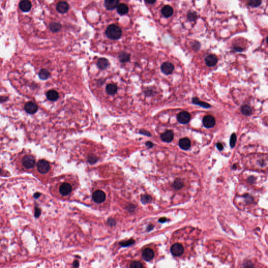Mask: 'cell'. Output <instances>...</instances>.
Segmentation results:
<instances>
[{"mask_svg":"<svg viewBox=\"0 0 268 268\" xmlns=\"http://www.w3.org/2000/svg\"><path fill=\"white\" fill-rule=\"evenodd\" d=\"M106 34L108 38L111 39H118L121 37L122 31L121 28L117 25H111L106 30Z\"/></svg>","mask_w":268,"mask_h":268,"instance_id":"obj_1","label":"cell"},{"mask_svg":"<svg viewBox=\"0 0 268 268\" xmlns=\"http://www.w3.org/2000/svg\"><path fill=\"white\" fill-rule=\"evenodd\" d=\"M22 164L26 169H31L34 167L35 164V159L31 155H26L22 159Z\"/></svg>","mask_w":268,"mask_h":268,"instance_id":"obj_2","label":"cell"},{"mask_svg":"<svg viewBox=\"0 0 268 268\" xmlns=\"http://www.w3.org/2000/svg\"><path fill=\"white\" fill-rule=\"evenodd\" d=\"M37 166L38 171L42 174L47 173L50 169V164L48 161L45 160H40L38 161Z\"/></svg>","mask_w":268,"mask_h":268,"instance_id":"obj_3","label":"cell"},{"mask_svg":"<svg viewBox=\"0 0 268 268\" xmlns=\"http://www.w3.org/2000/svg\"><path fill=\"white\" fill-rule=\"evenodd\" d=\"M177 119L179 122L183 124L189 123L191 119V115L187 111H183L179 113L177 115Z\"/></svg>","mask_w":268,"mask_h":268,"instance_id":"obj_4","label":"cell"},{"mask_svg":"<svg viewBox=\"0 0 268 268\" xmlns=\"http://www.w3.org/2000/svg\"><path fill=\"white\" fill-rule=\"evenodd\" d=\"M94 201L97 203L103 202L106 199V194L101 190L95 191L92 195Z\"/></svg>","mask_w":268,"mask_h":268,"instance_id":"obj_5","label":"cell"},{"mask_svg":"<svg viewBox=\"0 0 268 268\" xmlns=\"http://www.w3.org/2000/svg\"><path fill=\"white\" fill-rule=\"evenodd\" d=\"M170 251L172 254L175 257L181 256L184 252L183 247L180 244H175L171 246Z\"/></svg>","mask_w":268,"mask_h":268,"instance_id":"obj_6","label":"cell"},{"mask_svg":"<svg viewBox=\"0 0 268 268\" xmlns=\"http://www.w3.org/2000/svg\"><path fill=\"white\" fill-rule=\"evenodd\" d=\"M72 188L70 185V184L68 183H63L61 184L59 188V192L61 195L62 196H68L69 195L70 193L72 192Z\"/></svg>","mask_w":268,"mask_h":268,"instance_id":"obj_7","label":"cell"},{"mask_svg":"<svg viewBox=\"0 0 268 268\" xmlns=\"http://www.w3.org/2000/svg\"><path fill=\"white\" fill-rule=\"evenodd\" d=\"M175 69V67L171 63L169 62H164L161 67V70L162 72L164 75H171Z\"/></svg>","mask_w":268,"mask_h":268,"instance_id":"obj_8","label":"cell"},{"mask_svg":"<svg viewBox=\"0 0 268 268\" xmlns=\"http://www.w3.org/2000/svg\"><path fill=\"white\" fill-rule=\"evenodd\" d=\"M203 124L206 128H212L215 124V119L211 115H206L204 116L203 119Z\"/></svg>","mask_w":268,"mask_h":268,"instance_id":"obj_9","label":"cell"},{"mask_svg":"<svg viewBox=\"0 0 268 268\" xmlns=\"http://www.w3.org/2000/svg\"><path fill=\"white\" fill-rule=\"evenodd\" d=\"M32 7V3L30 0H22L19 4V8L23 12H30Z\"/></svg>","mask_w":268,"mask_h":268,"instance_id":"obj_10","label":"cell"},{"mask_svg":"<svg viewBox=\"0 0 268 268\" xmlns=\"http://www.w3.org/2000/svg\"><path fill=\"white\" fill-rule=\"evenodd\" d=\"M24 109L26 112L28 114H33L37 112V111L38 110V106L34 102H27L25 105Z\"/></svg>","mask_w":268,"mask_h":268,"instance_id":"obj_11","label":"cell"},{"mask_svg":"<svg viewBox=\"0 0 268 268\" xmlns=\"http://www.w3.org/2000/svg\"><path fill=\"white\" fill-rule=\"evenodd\" d=\"M205 64L208 67H214L216 65L218 61V59L216 56L214 55H209L206 56L205 58Z\"/></svg>","mask_w":268,"mask_h":268,"instance_id":"obj_12","label":"cell"},{"mask_svg":"<svg viewBox=\"0 0 268 268\" xmlns=\"http://www.w3.org/2000/svg\"><path fill=\"white\" fill-rule=\"evenodd\" d=\"M154 256L155 253L154 251L150 248L145 249L142 254V258L146 261H151L154 258Z\"/></svg>","mask_w":268,"mask_h":268,"instance_id":"obj_13","label":"cell"},{"mask_svg":"<svg viewBox=\"0 0 268 268\" xmlns=\"http://www.w3.org/2000/svg\"><path fill=\"white\" fill-rule=\"evenodd\" d=\"M56 9L58 12L60 13H65L69 10V5L66 2L61 1L57 4Z\"/></svg>","mask_w":268,"mask_h":268,"instance_id":"obj_14","label":"cell"},{"mask_svg":"<svg viewBox=\"0 0 268 268\" xmlns=\"http://www.w3.org/2000/svg\"><path fill=\"white\" fill-rule=\"evenodd\" d=\"M179 145L182 149L184 150H187L190 149L191 143L190 140L189 138H183L179 140Z\"/></svg>","mask_w":268,"mask_h":268,"instance_id":"obj_15","label":"cell"},{"mask_svg":"<svg viewBox=\"0 0 268 268\" xmlns=\"http://www.w3.org/2000/svg\"><path fill=\"white\" fill-rule=\"evenodd\" d=\"M173 137H174V134L173 132L170 130L164 132V133H163L161 135V138L162 140L166 142H172V140L173 139Z\"/></svg>","mask_w":268,"mask_h":268,"instance_id":"obj_16","label":"cell"},{"mask_svg":"<svg viewBox=\"0 0 268 268\" xmlns=\"http://www.w3.org/2000/svg\"><path fill=\"white\" fill-rule=\"evenodd\" d=\"M119 0H105V6L109 10L115 9L119 4Z\"/></svg>","mask_w":268,"mask_h":268,"instance_id":"obj_17","label":"cell"},{"mask_svg":"<svg viewBox=\"0 0 268 268\" xmlns=\"http://www.w3.org/2000/svg\"><path fill=\"white\" fill-rule=\"evenodd\" d=\"M47 99L51 101H56L59 98V94L56 91L54 90H50L46 93Z\"/></svg>","mask_w":268,"mask_h":268,"instance_id":"obj_18","label":"cell"},{"mask_svg":"<svg viewBox=\"0 0 268 268\" xmlns=\"http://www.w3.org/2000/svg\"><path fill=\"white\" fill-rule=\"evenodd\" d=\"M161 13L164 17L169 18L173 14V9L169 5H166L161 10Z\"/></svg>","mask_w":268,"mask_h":268,"instance_id":"obj_19","label":"cell"},{"mask_svg":"<svg viewBox=\"0 0 268 268\" xmlns=\"http://www.w3.org/2000/svg\"><path fill=\"white\" fill-rule=\"evenodd\" d=\"M97 65L100 69L105 70L109 66V62L105 58H102L97 61Z\"/></svg>","mask_w":268,"mask_h":268,"instance_id":"obj_20","label":"cell"},{"mask_svg":"<svg viewBox=\"0 0 268 268\" xmlns=\"http://www.w3.org/2000/svg\"><path fill=\"white\" fill-rule=\"evenodd\" d=\"M192 103H193L194 104L200 106H202L204 108H206V109H208L211 107L210 104L206 103V102H202V101L199 100V99L197 97H193L192 99Z\"/></svg>","mask_w":268,"mask_h":268,"instance_id":"obj_21","label":"cell"},{"mask_svg":"<svg viewBox=\"0 0 268 268\" xmlns=\"http://www.w3.org/2000/svg\"><path fill=\"white\" fill-rule=\"evenodd\" d=\"M118 12L121 15H125L128 13V7L125 4H119L117 6Z\"/></svg>","mask_w":268,"mask_h":268,"instance_id":"obj_22","label":"cell"},{"mask_svg":"<svg viewBox=\"0 0 268 268\" xmlns=\"http://www.w3.org/2000/svg\"><path fill=\"white\" fill-rule=\"evenodd\" d=\"M106 91L108 94L113 95L118 91V87L113 84H109L106 87Z\"/></svg>","mask_w":268,"mask_h":268,"instance_id":"obj_23","label":"cell"},{"mask_svg":"<svg viewBox=\"0 0 268 268\" xmlns=\"http://www.w3.org/2000/svg\"><path fill=\"white\" fill-rule=\"evenodd\" d=\"M38 76L40 79L45 80L48 79L50 77V73L47 70L43 69L39 71Z\"/></svg>","mask_w":268,"mask_h":268,"instance_id":"obj_24","label":"cell"},{"mask_svg":"<svg viewBox=\"0 0 268 268\" xmlns=\"http://www.w3.org/2000/svg\"><path fill=\"white\" fill-rule=\"evenodd\" d=\"M49 27H50V30L52 32L56 33V32H58L60 30L61 26L58 23L53 22L50 24V25H49Z\"/></svg>","mask_w":268,"mask_h":268,"instance_id":"obj_25","label":"cell"},{"mask_svg":"<svg viewBox=\"0 0 268 268\" xmlns=\"http://www.w3.org/2000/svg\"><path fill=\"white\" fill-rule=\"evenodd\" d=\"M130 55L126 52L122 53L119 56V60L123 63L128 62V61L130 60Z\"/></svg>","mask_w":268,"mask_h":268,"instance_id":"obj_26","label":"cell"},{"mask_svg":"<svg viewBox=\"0 0 268 268\" xmlns=\"http://www.w3.org/2000/svg\"><path fill=\"white\" fill-rule=\"evenodd\" d=\"M241 112L243 114L245 115H247V116L250 115L252 113L251 108L247 105L242 106L241 109Z\"/></svg>","mask_w":268,"mask_h":268,"instance_id":"obj_27","label":"cell"},{"mask_svg":"<svg viewBox=\"0 0 268 268\" xmlns=\"http://www.w3.org/2000/svg\"><path fill=\"white\" fill-rule=\"evenodd\" d=\"M262 0H247L248 4L251 7H258L261 4Z\"/></svg>","mask_w":268,"mask_h":268,"instance_id":"obj_28","label":"cell"},{"mask_svg":"<svg viewBox=\"0 0 268 268\" xmlns=\"http://www.w3.org/2000/svg\"><path fill=\"white\" fill-rule=\"evenodd\" d=\"M152 201V197L149 195H144L141 197V201L144 204H147Z\"/></svg>","mask_w":268,"mask_h":268,"instance_id":"obj_29","label":"cell"},{"mask_svg":"<svg viewBox=\"0 0 268 268\" xmlns=\"http://www.w3.org/2000/svg\"><path fill=\"white\" fill-rule=\"evenodd\" d=\"M183 186V181L180 179H176L173 183V187L175 188V189H176V190H179Z\"/></svg>","mask_w":268,"mask_h":268,"instance_id":"obj_30","label":"cell"},{"mask_svg":"<svg viewBox=\"0 0 268 268\" xmlns=\"http://www.w3.org/2000/svg\"><path fill=\"white\" fill-rule=\"evenodd\" d=\"M236 140H237L236 134L235 133H233L230 136V142H229L230 146L232 148L235 146Z\"/></svg>","mask_w":268,"mask_h":268,"instance_id":"obj_31","label":"cell"},{"mask_svg":"<svg viewBox=\"0 0 268 268\" xmlns=\"http://www.w3.org/2000/svg\"><path fill=\"white\" fill-rule=\"evenodd\" d=\"M134 243H135V241L134 240H133V239H130L128 241H123L119 242V244L122 247H128V246H131V245H132Z\"/></svg>","mask_w":268,"mask_h":268,"instance_id":"obj_32","label":"cell"},{"mask_svg":"<svg viewBox=\"0 0 268 268\" xmlns=\"http://www.w3.org/2000/svg\"><path fill=\"white\" fill-rule=\"evenodd\" d=\"M97 160H98V158L97 156L94 155H90L88 158V161L90 164H94L97 163Z\"/></svg>","mask_w":268,"mask_h":268,"instance_id":"obj_33","label":"cell"},{"mask_svg":"<svg viewBox=\"0 0 268 268\" xmlns=\"http://www.w3.org/2000/svg\"><path fill=\"white\" fill-rule=\"evenodd\" d=\"M196 18H197V15L196 12H191L188 14V19L189 21H194L196 19Z\"/></svg>","mask_w":268,"mask_h":268,"instance_id":"obj_34","label":"cell"},{"mask_svg":"<svg viewBox=\"0 0 268 268\" xmlns=\"http://www.w3.org/2000/svg\"><path fill=\"white\" fill-rule=\"evenodd\" d=\"M130 267L132 268H143V266L139 261H135L131 263Z\"/></svg>","mask_w":268,"mask_h":268,"instance_id":"obj_35","label":"cell"},{"mask_svg":"<svg viewBox=\"0 0 268 268\" xmlns=\"http://www.w3.org/2000/svg\"><path fill=\"white\" fill-rule=\"evenodd\" d=\"M139 133L141 134L142 135L147 136L150 137L151 136V134L149 132H148V131L146 130H139Z\"/></svg>","mask_w":268,"mask_h":268,"instance_id":"obj_36","label":"cell"},{"mask_svg":"<svg viewBox=\"0 0 268 268\" xmlns=\"http://www.w3.org/2000/svg\"><path fill=\"white\" fill-rule=\"evenodd\" d=\"M41 214V210L38 208H35V216L36 217H38Z\"/></svg>","mask_w":268,"mask_h":268,"instance_id":"obj_37","label":"cell"},{"mask_svg":"<svg viewBox=\"0 0 268 268\" xmlns=\"http://www.w3.org/2000/svg\"><path fill=\"white\" fill-rule=\"evenodd\" d=\"M107 222H108V223L111 226H115V225H116V221H115V220L114 219H113V218H109L107 221Z\"/></svg>","mask_w":268,"mask_h":268,"instance_id":"obj_38","label":"cell"},{"mask_svg":"<svg viewBox=\"0 0 268 268\" xmlns=\"http://www.w3.org/2000/svg\"><path fill=\"white\" fill-rule=\"evenodd\" d=\"M216 147H217V149H218L220 151H221L223 150V146L222 144H221V142H218V143L216 144Z\"/></svg>","mask_w":268,"mask_h":268,"instance_id":"obj_39","label":"cell"},{"mask_svg":"<svg viewBox=\"0 0 268 268\" xmlns=\"http://www.w3.org/2000/svg\"><path fill=\"white\" fill-rule=\"evenodd\" d=\"M146 145L148 147V148H151L154 146V144L152 143V142H146Z\"/></svg>","mask_w":268,"mask_h":268,"instance_id":"obj_40","label":"cell"},{"mask_svg":"<svg viewBox=\"0 0 268 268\" xmlns=\"http://www.w3.org/2000/svg\"><path fill=\"white\" fill-rule=\"evenodd\" d=\"M8 100V97H0V103L6 102Z\"/></svg>","mask_w":268,"mask_h":268,"instance_id":"obj_41","label":"cell"},{"mask_svg":"<svg viewBox=\"0 0 268 268\" xmlns=\"http://www.w3.org/2000/svg\"><path fill=\"white\" fill-rule=\"evenodd\" d=\"M167 221V219L166 218H165V217H162V218H160L159 220V222L161 223L166 222Z\"/></svg>","mask_w":268,"mask_h":268,"instance_id":"obj_42","label":"cell"},{"mask_svg":"<svg viewBox=\"0 0 268 268\" xmlns=\"http://www.w3.org/2000/svg\"><path fill=\"white\" fill-rule=\"evenodd\" d=\"M154 225H148V227H147V231H148V232H149V231H150V230H152V229H154Z\"/></svg>","mask_w":268,"mask_h":268,"instance_id":"obj_43","label":"cell"},{"mask_svg":"<svg viewBox=\"0 0 268 268\" xmlns=\"http://www.w3.org/2000/svg\"><path fill=\"white\" fill-rule=\"evenodd\" d=\"M145 1L147 2V3L152 4H154L156 2V0H145Z\"/></svg>","mask_w":268,"mask_h":268,"instance_id":"obj_44","label":"cell"},{"mask_svg":"<svg viewBox=\"0 0 268 268\" xmlns=\"http://www.w3.org/2000/svg\"><path fill=\"white\" fill-rule=\"evenodd\" d=\"M73 265V266H74V267L76 268V267H78V266H79V261H77V260H76V261H74Z\"/></svg>","mask_w":268,"mask_h":268,"instance_id":"obj_45","label":"cell"},{"mask_svg":"<svg viewBox=\"0 0 268 268\" xmlns=\"http://www.w3.org/2000/svg\"><path fill=\"white\" fill-rule=\"evenodd\" d=\"M234 49H235L236 51L239 52H242V50H243V49L241 48V47H235V48H234Z\"/></svg>","mask_w":268,"mask_h":268,"instance_id":"obj_46","label":"cell"},{"mask_svg":"<svg viewBox=\"0 0 268 268\" xmlns=\"http://www.w3.org/2000/svg\"><path fill=\"white\" fill-rule=\"evenodd\" d=\"M40 195H41V194L40 193H39V192H37V193H36L34 195V196L35 198L37 199V198L39 197Z\"/></svg>","mask_w":268,"mask_h":268,"instance_id":"obj_47","label":"cell"}]
</instances>
